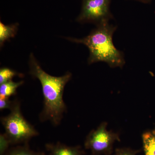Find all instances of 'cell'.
Returning a JSON list of instances; mask_svg holds the SVG:
<instances>
[{
  "instance_id": "obj_13",
  "label": "cell",
  "mask_w": 155,
  "mask_h": 155,
  "mask_svg": "<svg viewBox=\"0 0 155 155\" xmlns=\"http://www.w3.org/2000/svg\"><path fill=\"white\" fill-rule=\"evenodd\" d=\"M14 101H10L9 98L0 97V110L1 111L5 109L11 110L14 106Z\"/></svg>"
},
{
  "instance_id": "obj_11",
  "label": "cell",
  "mask_w": 155,
  "mask_h": 155,
  "mask_svg": "<svg viewBox=\"0 0 155 155\" xmlns=\"http://www.w3.org/2000/svg\"><path fill=\"white\" fill-rule=\"evenodd\" d=\"M22 77L23 75L7 67H3L0 69V84L12 81L15 76Z\"/></svg>"
},
{
  "instance_id": "obj_3",
  "label": "cell",
  "mask_w": 155,
  "mask_h": 155,
  "mask_svg": "<svg viewBox=\"0 0 155 155\" xmlns=\"http://www.w3.org/2000/svg\"><path fill=\"white\" fill-rule=\"evenodd\" d=\"M8 115L1 118L5 130L4 135L11 145L28 143L31 139L39 135L38 132L23 116L20 104L14 100V105Z\"/></svg>"
},
{
  "instance_id": "obj_8",
  "label": "cell",
  "mask_w": 155,
  "mask_h": 155,
  "mask_svg": "<svg viewBox=\"0 0 155 155\" xmlns=\"http://www.w3.org/2000/svg\"><path fill=\"white\" fill-rule=\"evenodd\" d=\"M19 24L15 23L5 25L0 22V45L2 47L4 43L10 38L14 37L17 33Z\"/></svg>"
},
{
  "instance_id": "obj_9",
  "label": "cell",
  "mask_w": 155,
  "mask_h": 155,
  "mask_svg": "<svg viewBox=\"0 0 155 155\" xmlns=\"http://www.w3.org/2000/svg\"><path fill=\"white\" fill-rule=\"evenodd\" d=\"M5 155H47L42 151H35L30 148L28 143L18 145L8 150Z\"/></svg>"
},
{
  "instance_id": "obj_4",
  "label": "cell",
  "mask_w": 155,
  "mask_h": 155,
  "mask_svg": "<svg viewBox=\"0 0 155 155\" xmlns=\"http://www.w3.org/2000/svg\"><path fill=\"white\" fill-rule=\"evenodd\" d=\"M107 126V122H103L86 137L84 147L90 151L91 155H111L114 152V143L120 141L119 134L109 131Z\"/></svg>"
},
{
  "instance_id": "obj_6",
  "label": "cell",
  "mask_w": 155,
  "mask_h": 155,
  "mask_svg": "<svg viewBox=\"0 0 155 155\" xmlns=\"http://www.w3.org/2000/svg\"><path fill=\"white\" fill-rule=\"evenodd\" d=\"M47 155H84V152L80 146H69L58 142L47 143L45 145Z\"/></svg>"
},
{
  "instance_id": "obj_5",
  "label": "cell",
  "mask_w": 155,
  "mask_h": 155,
  "mask_svg": "<svg viewBox=\"0 0 155 155\" xmlns=\"http://www.w3.org/2000/svg\"><path fill=\"white\" fill-rule=\"evenodd\" d=\"M111 0H83L81 11L77 21L91 22L97 25L113 19L110 11Z\"/></svg>"
},
{
  "instance_id": "obj_14",
  "label": "cell",
  "mask_w": 155,
  "mask_h": 155,
  "mask_svg": "<svg viewBox=\"0 0 155 155\" xmlns=\"http://www.w3.org/2000/svg\"><path fill=\"white\" fill-rule=\"evenodd\" d=\"M11 145L8 140L5 136L3 134L1 135V155H5L9 149V146Z\"/></svg>"
},
{
  "instance_id": "obj_10",
  "label": "cell",
  "mask_w": 155,
  "mask_h": 155,
  "mask_svg": "<svg viewBox=\"0 0 155 155\" xmlns=\"http://www.w3.org/2000/svg\"><path fill=\"white\" fill-rule=\"evenodd\" d=\"M24 81L14 82L13 81L0 84V97H10L17 94V89L23 84Z\"/></svg>"
},
{
  "instance_id": "obj_15",
  "label": "cell",
  "mask_w": 155,
  "mask_h": 155,
  "mask_svg": "<svg viewBox=\"0 0 155 155\" xmlns=\"http://www.w3.org/2000/svg\"><path fill=\"white\" fill-rule=\"evenodd\" d=\"M137 1L143 3H148L150 1V0H137Z\"/></svg>"
},
{
  "instance_id": "obj_7",
  "label": "cell",
  "mask_w": 155,
  "mask_h": 155,
  "mask_svg": "<svg viewBox=\"0 0 155 155\" xmlns=\"http://www.w3.org/2000/svg\"><path fill=\"white\" fill-rule=\"evenodd\" d=\"M143 147L145 155H155V129L143 133Z\"/></svg>"
},
{
  "instance_id": "obj_12",
  "label": "cell",
  "mask_w": 155,
  "mask_h": 155,
  "mask_svg": "<svg viewBox=\"0 0 155 155\" xmlns=\"http://www.w3.org/2000/svg\"><path fill=\"white\" fill-rule=\"evenodd\" d=\"M140 150H134L128 147L118 148L114 150L111 155H137Z\"/></svg>"
},
{
  "instance_id": "obj_1",
  "label": "cell",
  "mask_w": 155,
  "mask_h": 155,
  "mask_svg": "<svg viewBox=\"0 0 155 155\" xmlns=\"http://www.w3.org/2000/svg\"><path fill=\"white\" fill-rule=\"evenodd\" d=\"M29 73L41 84L43 95V107L39 114L41 122L50 121L53 125L61 124L67 107L63 99L64 88L72 78L71 72L56 77L45 72L32 54L29 58Z\"/></svg>"
},
{
  "instance_id": "obj_2",
  "label": "cell",
  "mask_w": 155,
  "mask_h": 155,
  "mask_svg": "<svg viewBox=\"0 0 155 155\" xmlns=\"http://www.w3.org/2000/svg\"><path fill=\"white\" fill-rule=\"evenodd\" d=\"M117 27L104 22L97 25L89 35L81 39L68 38L70 41L82 44L89 51V64L103 62L112 68H122L125 64L123 53L117 49L113 42V35Z\"/></svg>"
}]
</instances>
